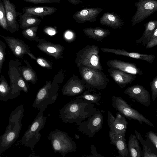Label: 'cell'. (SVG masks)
Wrapping results in <instances>:
<instances>
[{
    "mask_svg": "<svg viewBox=\"0 0 157 157\" xmlns=\"http://www.w3.org/2000/svg\"><path fill=\"white\" fill-rule=\"evenodd\" d=\"M38 28L37 26L29 27L23 29L22 32L23 36L28 39H32L36 36V32Z\"/></svg>",
    "mask_w": 157,
    "mask_h": 157,
    "instance_id": "obj_33",
    "label": "cell"
},
{
    "mask_svg": "<svg viewBox=\"0 0 157 157\" xmlns=\"http://www.w3.org/2000/svg\"><path fill=\"white\" fill-rule=\"evenodd\" d=\"M6 47L5 44L0 39V74L5 59Z\"/></svg>",
    "mask_w": 157,
    "mask_h": 157,
    "instance_id": "obj_35",
    "label": "cell"
},
{
    "mask_svg": "<svg viewBox=\"0 0 157 157\" xmlns=\"http://www.w3.org/2000/svg\"><path fill=\"white\" fill-rule=\"evenodd\" d=\"M75 138L76 139H78L80 138L79 136L78 135L75 134Z\"/></svg>",
    "mask_w": 157,
    "mask_h": 157,
    "instance_id": "obj_45",
    "label": "cell"
},
{
    "mask_svg": "<svg viewBox=\"0 0 157 157\" xmlns=\"http://www.w3.org/2000/svg\"><path fill=\"white\" fill-rule=\"evenodd\" d=\"M145 29L142 36L136 40V43H140L146 45L149 41L155 29L157 28V20H151L144 24Z\"/></svg>",
    "mask_w": 157,
    "mask_h": 157,
    "instance_id": "obj_24",
    "label": "cell"
},
{
    "mask_svg": "<svg viewBox=\"0 0 157 157\" xmlns=\"http://www.w3.org/2000/svg\"><path fill=\"white\" fill-rule=\"evenodd\" d=\"M44 112L41 110H40L19 142L32 150L40 140L41 137L40 131L44 128L46 123L47 118L43 116Z\"/></svg>",
    "mask_w": 157,
    "mask_h": 157,
    "instance_id": "obj_4",
    "label": "cell"
},
{
    "mask_svg": "<svg viewBox=\"0 0 157 157\" xmlns=\"http://www.w3.org/2000/svg\"><path fill=\"white\" fill-rule=\"evenodd\" d=\"M146 142L147 144L149 143L151 144L154 147L157 149V136L156 134L152 131L147 132L145 135Z\"/></svg>",
    "mask_w": 157,
    "mask_h": 157,
    "instance_id": "obj_34",
    "label": "cell"
},
{
    "mask_svg": "<svg viewBox=\"0 0 157 157\" xmlns=\"http://www.w3.org/2000/svg\"><path fill=\"white\" fill-rule=\"evenodd\" d=\"M85 86L78 81H71L62 89V94L67 96H74L82 93Z\"/></svg>",
    "mask_w": 157,
    "mask_h": 157,
    "instance_id": "obj_23",
    "label": "cell"
},
{
    "mask_svg": "<svg viewBox=\"0 0 157 157\" xmlns=\"http://www.w3.org/2000/svg\"><path fill=\"white\" fill-rule=\"evenodd\" d=\"M56 8L49 6H29L22 9V13H26L35 16H39L42 19L44 16L50 15L57 10Z\"/></svg>",
    "mask_w": 157,
    "mask_h": 157,
    "instance_id": "obj_22",
    "label": "cell"
},
{
    "mask_svg": "<svg viewBox=\"0 0 157 157\" xmlns=\"http://www.w3.org/2000/svg\"><path fill=\"white\" fill-rule=\"evenodd\" d=\"M7 44L14 55L19 58H22L24 55H30L29 48L24 41L18 38L9 36H5L0 34Z\"/></svg>",
    "mask_w": 157,
    "mask_h": 157,
    "instance_id": "obj_15",
    "label": "cell"
},
{
    "mask_svg": "<svg viewBox=\"0 0 157 157\" xmlns=\"http://www.w3.org/2000/svg\"><path fill=\"white\" fill-rule=\"evenodd\" d=\"M82 73L89 87L98 90H104L106 88L109 80L101 70L85 66L82 68Z\"/></svg>",
    "mask_w": 157,
    "mask_h": 157,
    "instance_id": "obj_7",
    "label": "cell"
},
{
    "mask_svg": "<svg viewBox=\"0 0 157 157\" xmlns=\"http://www.w3.org/2000/svg\"><path fill=\"white\" fill-rule=\"evenodd\" d=\"M65 36L68 39H70L72 38L73 36V34L71 32L68 31L66 33Z\"/></svg>",
    "mask_w": 157,
    "mask_h": 157,
    "instance_id": "obj_44",
    "label": "cell"
},
{
    "mask_svg": "<svg viewBox=\"0 0 157 157\" xmlns=\"http://www.w3.org/2000/svg\"><path fill=\"white\" fill-rule=\"evenodd\" d=\"M157 45V28L155 29L149 41L146 45L145 49L152 48Z\"/></svg>",
    "mask_w": 157,
    "mask_h": 157,
    "instance_id": "obj_36",
    "label": "cell"
},
{
    "mask_svg": "<svg viewBox=\"0 0 157 157\" xmlns=\"http://www.w3.org/2000/svg\"><path fill=\"white\" fill-rule=\"evenodd\" d=\"M58 95L57 90H52L51 85L47 84L38 91L32 106L44 111L48 105L56 101Z\"/></svg>",
    "mask_w": 157,
    "mask_h": 157,
    "instance_id": "obj_10",
    "label": "cell"
},
{
    "mask_svg": "<svg viewBox=\"0 0 157 157\" xmlns=\"http://www.w3.org/2000/svg\"><path fill=\"white\" fill-rule=\"evenodd\" d=\"M21 64L18 59H11L8 65V74L10 79V86L13 93L17 97L20 95L21 91L27 93L29 89L19 70V66Z\"/></svg>",
    "mask_w": 157,
    "mask_h": 157,
    "instance_id": "obj_5",
    "label": "cell"
},
{
    "mask_svg": "<svg viewBox=\"0 0 157 157\" xmlns=\"http://www.w3.org/2000/svg\"><path fill=\"white\" fill-rule=\"evenodd\" d=\"M108 117V124L110 131L114 134L125 137L128 124L125 117L117 112L115 117L109 110Z\"/></svg>",
    "mask_w": 157,
    "mask_h": 157,
    "instance_id": "obj_13",
    "label": "cell"
},
{
    "mask_svg": "<svg viewBox=\"0 0 157 157\" xmlns=\"http://www.w3.org/2000/svg\"><path fill=\"white\" fill-rule=\"evenodd\" d=\"M37 63L41 66L44 67H49V65L44 59L41 58H38L37 59Z\"/></svg>",
    "mask_w": 157,
    "mask_h": 157,
    "instance_id": "obj_41",
    "label": "cell"
},
{
    "mask_svg": "<svg viewBox=\"0 0 157 157\" xmlns=\"http://www.w3.org/2000/svg\"><path fill=\"white\" fill-rule=\"evenodd\" d=\"M68 1L69 3L74 5L79 4H82L84 3L81 0H68Z\"/></svg>",
    "mask_w": 157,
    "mask_h": 157,
    "instance_id": "obj_42",
    "label": "cell"
},
{
    "mask_svg": "<svg viewBox=\"0 0 157 157\" xmlns=\"http://www.w3.org/2000/svg\"><path fill=\"white\" fill-rule=\"evenodd\" d=\"M110 144L114 145L118 151L119 157H129L125 137L113 134L109 132Z\"/></svg>",
    "mask_w": 157,
    "mask_h": 157,
    "instance_id": "obj_21",
    "label": "cell"
},
{
    "mask_svg": "<svg viewBox=\"0 0 157 157\" xmlns=\"http://www.w3.org/2000/svg\"><path fill=\"white\" fill-rule=\"evenodd\" d=\"M103 116L99 110H97L88 117L86 121H82L78 125L79 131L92 138L95 134L102 128L103 123Z\"/></svg>",
    "mask_w": 157,
    "mask_h": 157,
    "instance_id": "obj_9",
    "label": "cell"
},
{
    "mask_svg": "<svg viewBox=\"0 0 157 157\" xmlns=\"http://www.w3.org/2000/svg\"><path fill=\"white\" fill-rule=\"evenodd\" d=\"M47 138L51 141L55 153L58 152L63 157L76 151V144L66 132L56 129L50 132Z\"/></svg>",
    "mask_w": 157,
    "mask_h": 157,
    "instance_id": "obj_3",
    "label": "cell"
},
{
    "mask_svg": "<svg viewBox=\"0 0 157 157\" xmlns=\"http://www.w3.org/2000/svg\"><path fill=\"white\" fill-rule=\"evenodd\" d=\"M106 64L110 68L117 69L127 73L140 75L143 74L142 70L137 66V64L133 63L113 59L107 61Z\"/></svg>",
    "mask_w": 157,
    "mask_h": 157,
    "instance_id": "obj_16",
    "label": "cell"
},
{
    "mask_svg": "<svg viewBox=\"0 0 157 157\" xmlns=\"http://www.w3.org/2000/svg\"><path fill=\"white\" fill-rule=\"evenodd\" d=\"M0 26L9 31L4 7L2 0H0Z\"/></svg>",
    "mask_w": 157,
    "mask_h": 157,
    "instance_id": "obj_32",
    "label": "cell"
},
{
    "mask_svg": "<svg viewBox=\"0 0 157 157\" xmlns=\"http://www.w3.org/2000/svg\"><path fill=\"white\" fill-rule=\"evenodd\" d=\"M76 98H81L99 105L101 104L99 101L101 98V93H90L86 91L82 95L76 97Z\"/></svg>",
    "mask_w": 157,
    "mask_h": 157,
    "instance_id": "obj_31",
    "label": "cell"
},
{
    "mask_svg": "<svg viewBox=\"0 0 157 157\" xmlns=\"http://www.w3.org/2000/svg\"><path fill=\"white\" fill-rule=\"evenodd\" d=\"M113 106L119 113L128 120H134L138 121L142 124L144 123L154 127V125L148 119L136 110L132 108L123 98L117 96H113L111 98Z\"/></svg>",
    "mask_w": 157,
    "mask_h": 157,
    "instance_id": "obj_6",
    "label": "cell"
},
{
    "mask_svg": "<svg viewBox=\"0 0 157 157\" xmlns=\"http://www.w3.org/2000/svg\"><path fill=\"white\" fill-rule=\"evenodd\" d=\"M24 111L23 106L21 105L11 113L9 118V124L5 132L0 137V153L10 147L19 137Z\"/></svg>",
    "mask_w": 157,
    "mask_h": 157,
    "instance_id": "obj_2",
    "label": "cell"
},
{
    "mask_svg": "<svg viewBox=\"0 0 157 157\" xmlns=\"http://www.w3.org/2000/svg\"><path fill=\"white\" fill-rule=\"evenodd\" d=\"M103 9L100 7L86 8L76 12L73 15L74 19L78 23H83L89 21L94 22Z\"/></svg>",
    "mask_w": 157,
    "mask_h": 157,
    "instance_id": "obj_17",
    "label": "cell"
},
{
    "mask_svg": "<svg viewBox=\"0 0 157 157\" xmlns=\"http://www.w3.org/2000/svg\"><path fill=\"white\" fill-rule=\"evenodd\" d=\"M107 71L109 73V76L118 86L122 88L131 84L136 77V75L114 68H110L107 69Z\"/></svg>",
    "mask_w": 157,
    "mask_h": 157,
    "instance_id": "obj_18",
    "label": "cell"
},
{
    "mask_svg": "<svg viewBox=\"0 0 157 157\" xmlns=\"http://www.w3.org/2000/svg\"><path fill=\"white\" fill-rule=\"evenodd\" d=\"M124 93L135 101L138 102L146 107L150 105L149 92L142 85L136 84L128 87Z\"/></svg>",
    "mask_w": 157,
    "mask_h": 157,
    "instance_id": "obj_12",
    "label": "cell"
},
{
    "mask_svg": "<svg viewBox=\"0 0 157 157\" xmlns=\"http://www.w3.org/2000/svg\"><path fill=\"white\" fill-rule=\"evenodd\" d=\"M28 2L37 4H48L51 3L60 2V0H23Z\"/></svg>",
    "mask_w": 157,
    "mask_h": 157,
    "instance_id": "obj_38",
    "label": "cell"
},
{
    "mask_svg": "<svg viewBox=\"0 0 157 157\" xmlns=\"http://www.w3.org/2000/svg\"><path fill=\"white\" fill-rule=\"evenodd\" d=\"M152 99L153 101H155L157 97V76L155 77L150 83Z\"/></svg>",
    "mask_w": 157,
    "mask_h": 157,
    "instance_id": "obj_37",
    "label": "cell"
},
{
    "mask_svg": "<svg viewBox=\"0 0 157 157\" xmlns=\"http://www.w3.org/2000/svg\"><path fill=\"white\" fill-rule=\"evenodd\" d=\"M45 32L48 35L50 36H53L56 33V30L51 27H48L44 29Z\"/></svg>",
    "mask_w": 157,
    "mask_h": 157,
    "instance_id": "obj_40",
    "label": "cell"
},
{
    "mask_svg": "<svg viewBox=\"0 0 157 157\" xmlns=\"http://www.w3.org/2000/svg\"><path fill=\"white\" fill-rule=\"evenodd\" d=\"M128 149L129 157H143V151L136 135L131 134L130 135Z\"/></svg>",
    "mask_w": 157,
    "mask_h": 157,
    "instance_id": "obj_28",
    "label": "cell"
},
{
    "mask_svg": "<svg viewBox=\"0 0 157 157\" xmlns=\"http://www.w3.org/2000/svg\"><path fill=\"white\" fill-rule=\"evenodd\" d=\"M101 50L105 53H111L118 55H122L137 59L145 61L151 63L156 57L153 55L143 54L135 52H129L124 49L101 48Z\"/></svg>",
    "mask_w": 157,
    "mask_h": 157,
    "instance_id": "obj_19",
    "label": "cell"
},
{
    "mask_svg": "<svg viewBox=\"0 0 157 157\" xmlns=\"http://www.w3.org/2000/svg\"><path fill=\"white\" fill-rule=\"evenodd\" d=\"M99 49L95 45L87 46L83 51L81 62L85 66L102 71L99 55Z\"/></svg>",
    "mask_w": 157,
    "mask_h": 157,
    "instance_id": "obj_11",
    "label": "cell"
},
{
    "mask_svg": "<svg viewBox=\"0 0 157 157\" xmlns=\"http://www.w3.org/2000/svg\"><path fill=\"white\" fill-rule=\"evenodd\" d=\"M18 17L20 26L22 29L32 26H38L41 21L40 19L26 13H22Z\"/></svg>",
    "mask_w": 157,
    "mask_h": 157,
    "instance_id": "obj_27",
    "label": "cell"
},
{
    "mask_svg": "<svg viewBox=\"0 0 157 157\" xmlns=\"http://www.w3.org/2000/svg\"><path fill=\"white\" fill-rule=\"evenodd\" d=\"M47 51L50 53H54L56 51V49L52 46L48 47L47 49Z\"/></svg>",
    "mask_w": 157,
    "mask_h": 157,
    "instance_id": "obj_43",
    "label": "cell"
},
{
    "mask_svg": "<svg viewBox=\"0 0 157 157\" xmlns=\"http://www.w3.org/2000/svg\"><path fill=\"white\" fill-rule=\"evenodd\" d=\"M83 31L88 37L98 41H101L108 36L111 33L109 30L100 27L86 28L84 29Z\"/></svg>",
    "mask_w": 157,
    "mask_h": 157,
    "instance_id": "obj_26",
    "label": "cell"
},
{
    "mask_svg": "<svg viewBox=\"0 0 157 157\" xmlns=\"http://www.w3.org/2000/svg\"><path fill=\"white\" fill-rule=\"evenodd\" d=\"M136 11L132 16V26L141 22L157 11V0H139L135 3Z\"/></svg>",
    "mask_w": 157,
    "mask_h": 157,
    "instance_id": "obj_8",
    "label": "cell"
},
{
    "mask_svg": "<svg viewBox=\"0 0 157 157\" xmlns=\"http://www.w3.org/2000/svg\"><path fill=\"white\" fill-rule=\"evenodd\" d=\"M135 133L138 139L140 142L143 146V157H157V154L152 151L149 147L148 145L144 140L140 133L136 130H135Z\"/></svg>",
    "mask_w": 157,
    "mask_h": 157,
    "instance_id": "obj_30",
    "label": "cell"
},
{
    "mask_svg": "<svg viewBox=\"0 0 157 157\" xmlns=\"http://www.w3.org/2000/svg\"><path fill=\"white\" fill-rule=\"evenodd\" d=\"M90 148L91 149V153L92 155H89L88 157H101L103 156L99 154L97 151L96 147L94 145L91 144L90 145Z\"/></svg>",
    "mask_w": 157,
    "mask_h": 157,
    "instance_id": "obj_39",
    "label": "cell"
},
{
    "mask_svg": "<svg viewBox=\"0 0 157 157\" xmlns=\"http://www.w3.org/2000/svg\"><path fill=\"white\" fill-rule=\"evenodd\" d=\"M24 61L27 66H22L21 64L19 66V70L21 75L25 81L33 82L35 79L34 73L29 67L28 61L25 60H24Z\"/></svg>",
    "mask_w": 157,
    "mask_h": 157,
    "instance_id": "obj_29",
    "label": "cell"
},
{
    "mask_svg": "<svg viewBox=\"0 0 157 157\" xmlns=\"http://www.w3.org/2000/svg\"><path fill=\"white\" fill-rule=\"evenodd\" d=\"M17 97L14 94L4 76H0V100L6 101Z\"/></svg>",
    "mask_w": 157,
    "mask_h": 157,
    "instance_id": "obj_25",
    "label": "cell"
},
{
    "mask_svg": "<svg viewBox=\"0 0 157 157\" xmlns=\"http://www.w3.org/2000/svg\"><path fill=\"white\" fill-rule=\"evenodd\" d=\"M2 1L5 8L9 31L12 33H15L18 30L19 28L17 17L22 13L17 12L16 6L10 0Z\"/></svg>",
    "mask_w": 157,
    "mask_h": 157,
    "instance_id": "obj_14",
    "label": "cell"
},
{
    "mask_svg": "<svg viewBox=\"0 0 157 157\" xmlns=\"http://www.w3.org/2000/svg\"><path fill=\"white\" fill-rule=\"evenodd\" d=\"M97 110L90 101L75 98L66 103L59 110V116L64 123H76L79 125Z\"/></svg>",
    "mask_w": 157,
    "mask_h": 157,
    "instance_id": "obj_1",
    "label": "cell"
},
{
    "mask_svg": "<svg viewBox=\"0 0 157 157\" xmlns=\"http://www.w3.org/2000/svg\"><path fill=\"white\" fill-rule=\"evenodd\" d=\"M101 25L112 28L114 29H121L124 23L121 15L114 12L104 13L100 19Z\"/></svg>",
    "mask_w": 157,
    "mask_h": 157,
    "instance_id": "obj_20",
    "label": "cell"
}]
</instances>
